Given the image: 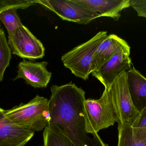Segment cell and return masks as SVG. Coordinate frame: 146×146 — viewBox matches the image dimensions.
Listing matches in <instances>:
<instances>
[{
  "label": "cell",
  "instance_id": "obj_2",
  "mask_svg": "<svg viewBox=\"0 0 146 146\" xmlns=\"http://www.w3.org/2000/svg\"><path fill=\"white\" fill-rule=\"evenodd\" d=\"M83 114L86 130L88 133H98L119 121L110 94L106 89L99 99L85 100Z\"/></svg>",
  "mask_w": 146,
  "mask_h": 146
},
{
  "label": "cell",
  "instance_id": "obj_8",
  "mask_svg": "<svg viewBox=\"0 0 146 146\" xmlns=\"http://www.w3.org/2000/svg\"><path fill=\"white\" fill-rule=\"evenodd\" d=\"M46 61L34 63L24 60L18 66V74L14 81L22 79L31 86L45 88L50 81L52 73L48 71Z\"/></svg>",
  "mask_w": 146,
  "mask_h": 146
},
{
  "label": "cell",
  "instance_id": "obj_12",
  "mask_svg": "<svg viewBox=\"0 0 146 146\" xmlns=\"http://www.w3.org/2000/svg\"><path fill=\"white\" fill-rule=\"evenodd\" d=\"M128 45L124 39L116 35H108L96 49L91 65L92 73L97 71L118 49Z\"/></svg>",
  "mask_w": 146,
  "mask_h": 146
},
{
  "label": "cell",
  "instance_id": "obj_15",
  "mask_svg": "<svg viewBox=\"0 0 146 146\" xmlns=\"http://www.w3.org/2000/svg\"><path fill=\"white\" fill-rule=\"evenodd\" d=\"M43 136V146H75L63 133L47 126L44 128Z\"/></svg>",
  "mask_w": 146,
  "mask_h": 146
},
{
  "label": "cell",
  "instance_id": "obj_3",
  "mask_svg": "<svg viewBox=\"0 0 146 146\" xmlns=\"http://www.w3.org/2000/svg\"><path fill=\"white\" fill-rule=\"evenodd\" d=\"M107 36V31L99 32L88 41L64 54L61 57L64 66L76 77L87 80L92 73L91 65L94 55Z\"/></svg>",
  "mask_w": 146,
  "mask_h": 146
},
{
  "label": "cell",
  "instance_id": "obj_14",
  "mask_svg": "<svg viewBox=\"0 0 146 146\" xmlns=\"http://www.w3.org/2000/svg\"><path fill=\"white\" fill-rule=\"evenodd\" d=\"M117 123V146H146V127L134 128L129 124Z\"/></svg>",
  "mask_w": 146,
  "mask_h": 146
},
{
  "label": "cell",
  "instance_id": "obj_18",
  "mask_svg": "<svg viewBox=\"0 0 146 146\" xmlns=\"http://www.w3.org/2000/svg\"><path fill=\"white\" fill-rule=\"evenodd\" d=\"M36 4L35 0H0V13L11 8L23 9Z\"/></svg>",
  "mask_w": 146,
  "mask_h": 146
},
{
  "label": "cell",
  "instance_id": "obj_4",
  "mask_svg": "<svg viewBox=\"0 0 146 146\" xmlns=\"http://www.w3.org/2000/svg\"><path fill=\"white\" fill-rule=\"evenodd\" d=\"M108 90L119 122L131 125L138 117L139 112L134 106L130 97L127 72L121 74Z\"/></svg>",
  "mask_w": 146,
  "mask_h": 146
},
{
  "label": "cell",
  "instance_id": "obj_11",
  "mask_svg": "<svg viewBox=\"0 0 146 146\" xmlns=\"http://www.w3.org/2000/svg\"><path fill=\"white\" fill-rule=\"evenodd\" d=\"M53 129L59 130L66 135L75 146H108L98 133H87L84 117L74 121L65 130Z\"/></svg>",
  "mask_w": 146,
  "mask_h": 146
},
{
  "label": "cell",
  "instance_id": "obj_6",
  "mask_svg": "<svg viewBox=\"0 0 146 146\" xmlns=\"http://www.w3.org/2000/svg\"><path fill=\"white\" fill-rule=\"evenodd\" d=\"M130 54L129 45L120 48L97 71L92 72V75L103 84L105 89L108 90L121 74L131 69Z\"/></svg>",
  "mask_w": 146,
  "mask_h": 146
},
{
  "label": "cell",
  "instance_id": "obj_13",
  "mask_svg": "<svg viewBox=\"0 0 146 146\" xmlns=\"http://www.w3.org/2000/svg\"><path fill=\"white\" fill-rule=\"evenodd\" d=\"M127 83L134 106L139 112L146 109V78L133 68L127 72Z\"/></svg>",
  "mask_w": 146,
  "mask_h": 146
},
{
  "label": "cell",
  "instance_id": "obj_19",
  "mask_svg": "<svg viewBox=\"0 0 146 146\" xmlns=\"http://www.w3.org/2000/svg\"><path fill=\"white\" fill-rule=\"evenodd\" d=\"M131 7L138 16L146 18V0H131Z\"/></svg>",
  "mask_w": 146,
  "mask_h": 146
},
{
  "label": "cell",
  "instance_id": "obj_10",
  "mask_svg": "<svg viewBox=\"0 0 146 146\" xmlns=\"http://www.w3.org/2000/svg\"><path fill=\"white\" fill-rule=\"evenodd\" d=\"M86 8L99 14L100 17H108L118 21L123 9L131 7V0H73Z\"/></svg>",
  "mask_w": 146,
  "mask_h": 146
},
{
  "label": "cell",
  "instance_id": "obj_5",
  "mask_svg": "<svg viewBox=\"0 0 146 146\" xmlns=\"http://www.w3.org/2000/svg\"><path fill=\"white\" fill-rule=\"evenodd\" d=\"M64 20L87 25L97 18L99 14L92 12L73 0H35Z\"/></svg>",
  "mask_w": 146,
  "mask_h": 146
},
{
  "label": "cell",
  "instance_id": "obj_1",
  "mask_svg": "<svg viewBox=\"0 0 146 146\" xmlns=\"http://www.w3.org/2000/svg\"><path fill=\"white\" fill-rule=\"evenodd\" d=\"M4 114L16 126L34 133L39 132L45 128L50 121L49 101L37 95L27 103L4 110Z\"/></svg>",
  "mask_w": 146,
  "mask_h": 146
},
{
  "label": "cell",
  "instance_id": "obj_9",
  "mask_svg": "<svg viewBox=\"0 0 146 146\" xmlns=\"http://www.w3.org/2000/svg\"><path fill=\"white\" fill-rule=\"evenodd\" d=\"M0 108V146H24L34 132L16 126L9 120Z\"/></svg>",
  "mask_w": 146,
  "mask_h": 146
},
{
  "label": "cell",
  "instance_id": "obj_20",
  "mask_svg": "<svg viewBox=\"0 0 146 146\" xmlns=\"http://www.w3.org/2000/svg\"><path fill=\"white\" fill-rule=\"evenodd\" d=\"M130 126L134 128L146 127V109L139 112L138 117Z\"/></svg>",
  "mask_w": 146,
  "mask_h": 146
},
{
  "label": "cell",
  "instance_id": "obj_7",
  "mask_svg": "<svg viewBox=\"0 0 146 146\" xmlns=\"http://www.w3.org/2000/svg\"><path fill=\"white\" fill-rule=\"evenodd\" d=\"M8 44L13 54L29 60L41 59L45 54L42 42L23 25L18 27Z\"/></svg>",
  "mask_w": 146,
  "mask_h": 146
},
{
  "label": "cell",
  "instance_id": "obj_16",
  "mask_svg": "<svg viewBox=\"0 0 146 146\" xmlns=\"http://www.w3.org/2000/svg\"><path fill=\"white\" fill-rule=\"evenodd\" d=\"M17 9L11 8L0 13V20L7 30L8 40H11L16 29L23 25L17 12Z\"/></svg>",
  "mask_w": 146,
  "mask_h": 146
},
{
  "label": "cell",
  "instance_id": "obj_21",
  "mask_svg": "<svg viewBox=\"0 0 146 146\" xmlns=\"http://www.w3.org/2000/svg\"></svg>",
  "mask_w": 146,
  "mask_h": 146
},
{
  "label": "cell",
  "instance_id": "obj_17",
  "mask_svg": "<svg viewBox=\"0 0 146 146\" xmlns=\"http://www.w3.org/2000/svg\"><path fill=\"white\" fill-rule=\"evenodd\" d=\"M11 58V49L7 42L4 31L0 29V81L3 79L4 72Z\"/></svg>",
  "mask_w": 146,
  "mask_h": 146
}]
</instances>
